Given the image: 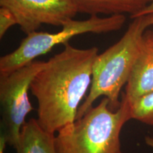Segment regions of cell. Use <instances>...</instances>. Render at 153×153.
Returning <instances> with one entry per match:
<instances>
[{
    "label": "cell",
    "instance_id": "cell-11",
    "mask_svg": "<svg viewBox=\"0 0 153 153\" xmlns=\"http://www.w3.org/2000/svg\"><path fill=\"white\" fill-rule=\"evenodd\" d=\"M14 25H18L17 19L11 11L6 7L0 8V38H2Z\"/></svg>",
    "mask_w": 153,
    "mask_h": 153
},
{
    "label": "cell",
    "instance_id": "cell-15",
    "mask_svg": "<svg viewBox=\"0 0 153 153\" xmlns=\"http://www.w3.org/2000/svg\"><path fill=\"white\" fill-rule=\"evenodd\" d=\"M145 142L149 147L153 150V137L150 136H146L145 137Z\"/></svg>",
    "mask_w": 153,
    "mask_h": 153
},
{
    "label": "cell",
    "instance_id": "cell-5",
    "mask_svg": "<svg viewBox=\"0 0 153 153\" xmlns=\"http://www.w3.org/2000/svg\"><path fill=\"white\" fill-rule=\"evenodd\" d=\"M45 64L44 61L34 60L10 74L0 75L1 136L14 148L26 116L33 109L28 99L30 83Z\"/></svg>",
    "mask_w": 153,
    "mask_h": 153
},
{
    "label": "cell",
    "instance_id": "cell-14",
    "mask_svg": "<svg viewBox=\"0 0 153 153\" xmlns=\"http://www.w3.org/2000/svg\"><path fill=\"white\" fill-rule=\"evenodd\" d=\"M7 143H6L4 138L3 137H0V153H4V149Z\"/></svg>",
    "mask_w": 153,
    "mask_h": 153
},
{
    "label": "cell",
    "instance_id": "cell-12",
    "mask_svg": "<svg viewBox=\"0 0 153 153\" xmlns=\"http://www.w3.org/2000/svg\"><path fill=\"white\" fill-rule=\"evenodd\" d=\"M150 14L153 15V0L150 4H149L148 6H147L146 7H145V8L143 9L142 11H140V12L135 14V16H132L131 19H134L140 16H145V15H150Z\"/></svg>",
    "mask_w": 153,
    "mask_h": 153
},
{
    "label": "cell",
    "instance_id": "cell-6",
    "mask_svg": "<svg viewBox=\"0 0 153 153\" xmlns=\"http://www.w3.org/2000/svg\"><path fill=\"white\" fill-rule=\"evenodd\" d=\"M0 6L12 11L26 35L43 24L62 26L79 13L74 0H0Z\"/></svg>",
    "mask_w": 153,
    "mask_h": 153
},
{
    "label": "cell",
    "instance_id": "cell-4",
    "mask_svg": "<svg viewBox=\"0 0 153 153\" xmlns=\"http://www.w3.org/2000/svg\"><path fill=\"white\" fill-rule=\"evenodd\" d=\"M126 22L125 15L118 14L99 17L91 16L85 20H72L61 26L56 33L34 31L26 36L19 46L0 58V75L10 74L46 54L59 44L82 34L107 33L120 30Z\"/></svg>",
    "mask_w": 153,
    "mask_h": 153
},
{
    "label": "cell",
    "instance_id": "cell-9",
    "mask_svg": "<svg viewBox=\"0 0 153 153\" xmlns=\"http://www.w3.org/2000/svg\"><path fill=\"white\" fill-rule=\"evenodd\" d=\"M79 13L89 16L131 14L142 11L152 0H74Z\"/></svg>",
    "mask_w": 153,
    "mask_h": 153
},
{
    "label": "cell",
    "instance_id": "cell-13",
    "mask_svg": "<svg viewBox=\"0 0 153 153\" xmlns=\"http://www.w3.org/2000/svg\"><path fill=\"white\" fill-rule=\"evenodd\" d=\"M145 41L153 48V27L146 32L145 35Z\"/></svg>",
    "mask_w": 153,
    "mask_h": 153
},
{
    "label": "cell",
    "instance_id": "cell-1",
    "mask_svg": "<svg viewBox=\"0 0 153 153\" xmlns=\"http://www.w3.org/2000/svg\"><path fill=\"white\" fill-rule=\"evenodd\" d=\"M97 48H76L69 43L34 76L30 90L38 102L44 130L56 133L76 120L80 103L91 86Z\"/></svg>",
    "mask_w": 153,
    "mask_h": 153
},
{
    "label": "cell",
    "instance_id": "cell-7",
    "mask_svg": "<svg viewBox=\"0 0 153 153\" xmlns=\"http://www.w3.org/2000/svg\"><path fill=\"white\" fill-rule=\"evenodd\" d=\"M153 92V48L145 41L132 68L123 98L129 104Z\"/></svg>",
    "mask_w": 153,
    "mask_h": 153
},
{
    "label": "cell",
    "instance_id": "cell-3",
    "mask_svg": "<svg viewBox=\"0 0 153 153\" xmlns=\"http://www.w3.org/2000/svg\"><path fill=\"white\" fill-rule=\"evenodd\" d=\"M132 119L131 106L122 97L118 110L112 111L104 97L81 118L65 126L55 137L57 153H123L120 135Z\"/></svg>",
    "mask_w": 153,
    "mask_h": 153
},
{
    "label": "cell",
    "instance_id": "cell-10",
    "mask_svg": "<svg viewBox=\"0 0 153 153\" xmlns=\"http://www.w3.org/2000/svg\"><path fill=\"white\" fill-rule=\"evenodd\" d=\"M132 119L153 126V92L130 104Z\"/></svg>",
    "mask_w": 153,
    "mask_h": 153
},
{
    "label": "cell",
    "instance_id": "cell-8",
    "mask_svg": "<svg viewBox=\"0 0 153 153\" xmlns=\"http://www.w3.org/2000/svg\"><path fill=\"white\" fill-rule=\"evenodd\" d=\"M54 133L44 130L37 119L30 118L23 126L18 143L17 153H57Z\"/></svg>",
    "mask_w": 153,
    "mask_h": 153
},
{
    "label": "cell",
    "instance_id": "cell-2",
    "mask_svg": "<svg viewBox=\"0 0 153 153\" xmlns=\"http://www.w3.org/2000/svg\"><path fill=\"white\" fill-rule=\"evenodd\" d=\"M153 27V15L133 19L121 38L104 52L96 57L92 68V79L89 92L80 105L76 119L87 112L100 97L108 99L112 111L121 104L120 94L128 80L132 68L142 51L146 32Z\"/></svg>",
    "mask_w": 153,
    "mask_h": 153
}]
</instances>
